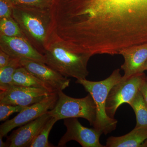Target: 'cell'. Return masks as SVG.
<instances>
[{
	"mask_svg": "<svg viewBox=\"0 0 147 147\" xmlns=\"http://www.w3.org/2000/svg\"><path fill=\"white\" fill-rule=\"evenodd\" d=\"M62 28L92 56L147 43V0H55Z\"/></svg>",
	"mask_w": 147,
	"mask_h": 147,
	"instance_id": "1",
	"label": "cell"
},
{
	"mask_svg": "<svg viewBox=\"0 0 147 147\" xmlns=\"http://www.w3.org/2000/svg\"><path fill=\"white\" fill-rule=\"evenodd\" d=\"M43 55L45 64L65 77L80 80L88 75L87 67L91 55L78 51L59 38L55 32Z\"/></svg>",
	"mask_w": 147,
	"mask_h": 147,
	"instance_id": "2",
	"label": "cell"
},
{
	"mask_svg": "<svg viewBox=\"0 0 147 147\" xmlns=\"http://www.w3.org/2000/svg\"><path fill=\"white\" fill-rule=\"evenodd\" d=\"M12 17L19 25L25 38L43 54L55 32L51 8L14 5Z\"/></svg>",
	"mask_w": 147,
	"mask_h": 147,
	"instance_id": "3",
	"label": "cell"
},
{
	"mask_svg": "<svg viewBox=\"0 0 147 147\" xmlns=\"http://www.w3.org/2000/svg\"><path fill=\"white\" fill-rule=\"evenodd\" d=\"M122 77L120 70L117 69H115L107 79L99 82H92L86 79L76 81V83L83 86L94 100L96 105V115L93 126L102 134L110 133L117 127V120L110 117L106 113V100L110 90L121 81Z\"/></svg>",
	"mask_w": 147,
	"mask_h": 147,
	"instance_id": "4",
	"label": "cell"
},
{
	"mask_svg": "<svg viewBox=\"0 0 147 147\" xmlns=\"http://www.w3.org/2000/svg\"><path fill=\"white\" fill-rule=\"evenodd\" d=\"M58 99L55 107L48 111L51 117L58 121L70 118H82L93 125L96 118V108L94 100L89 93L86 97L74 98L58 91Z\"/></svg>",
	"mask_w": 147,
	"mask_h": 147,
	"instance_id": "5",
	"label": "cell"
},
{
	"mask_svg": "<svg viewBox=\"0 0 147 147\" xmlns=\"http://www.w3.org/2000/svg\"><path fill=\"white\" fill-rule=\"evenodd\" d=\"M144 72L137 74L127 79H122L112 88L106 104L108 115L114 118L118 108L122 104H129L139 91L142 82L146 78Z\"/></svg>",
	"mask_w": 147,
	"mask_h": 147,
	"instance_id": "6",
	"label": "cell"
},
{
	"mask_svg": "<svg viewBox=\"0 0 147 147\" xmlns=\"http://www.w3.org/2000/svg\"><path fill=\"white\" fill-rule=\"evenodd\" d=\"M58 99L57 92L32 105L27 106L11 119L6 121L0 127V135L5 137L15 127L34 120L55 107Z\"/></svg>",
	"mask_w": 147,
	"mask_h": 147,
	"instance_id": "7",
	"label": "cell"
},
{
	"mask_svg": "<svg viewBox=\"0 0 147 147\" xmlns=\"http://www.w3.org/2000/svg\"><path fill=\"white\" fill-rule=\"evenodd\" d=\"M66 127L65 134L59 141L58 147H63L70 141H76L83 147H104L100 142L102 133L95 128H90L82 125L76 118L64 119Z\"/></svg>",
	"mask_w": 147,
	"mask_h": 147,
	"instance_id": "8",
	"label": "cell"
},
{
	"mask_svg": "<svg viewBox=\"0 0 147 147\" xmlns=\"http://www.w3.org/2000/svg\"><path fill=\"white\" fill-rule=\"evenodd\" d=\"M52 93L40 88L11 85L1 90L0 103L28 106L39 102Z\"/></svg>",
	"mask_w": 147,
	"mask_h": 147,
	"instance_id": "9",
	"label": "cell"
},
{
	"mask_svg": "<svg viewBox=\"0 0 147 147\" xmlns=\"http://www.w3.org/2000/svg\"><path fill=\"white\" fill-rule=\"evenodd\" d=\"M0 50L11 57L29 59L45 63L44 55L24 37L0 35Z\"/></svg>",
	"mask_w": 147,
	"mask_h": 147,
	"instance_id": "10",
	"label": "cell"
},
{
	"mask_svg": "<svg viewBox=\"0 0 147 147\" xmlns=\"http://www.w3.org/2000/svg\"><path fill=\"white\" fill-rule=\"evenodd\" d=\"M21 66L56 91H63L69 86L70 80L46 64L26 59H20Z\"/></svg>",
	"mask_w": 147,
	"mask_h": 147,
	"instance_id": "11",
	"label": "cell"
},
{
	"mask_svg": "<svg viewBox=\"0 0 147 147\" xmlns=\"http://www.w3.org/2000/svg\"><path fill=\"white\" fill-rule=\"evenodd\" d=\"M51 117L49 112L34 120L20 126L7 137V147H30L42 126Z\"/></svg>",
	"mask_w": 147,
	"mask_h": 147,
	"instance_id": "12",
	"label": "cell"
},
{
	"mask_svg": "<svg viewBox=\"0 0 147 147\" xmlns=\"http://www.w3.org/2000/svg\"><path fill=\"white\" fill-rule=\"evenodd\" d=\"M119 55H122L124 59L121 66L124 73L123 79L142 73V68L147 60V43L125 48Z\"/></svg>",
	"mask_w": 147,
	"mask_h": 147,
	"instance_id": "13",
	"label": "cell"
},
{
	"mask_svg": "<svg viewBox=\"0 0 147 147\" xmlns=\"http://www.w3.org/2000/svg\"><path fill=\"white\" fill-rule=\"evenodd\" d=\"M147 127H135L128 133L120 137H110L107 140L105 147H146Z\"/></svg>",
	"mask_w": 147,
	"mask_h": 147,
	"instance_id": "14",
	"label": "cell"
},
{
	"mask_svg": "<svg viewBox=\"0 0 147 147\" xmlns=\"http://www.w3.org/2000/svg\"><path fill=\"white\" fill-rule=\"evenodd\" d=\"M12 85L40 88L51 93L57 92L53 87L37 78L23 66L17 69L14 73Z\"/></svg>",
	"mask_w": 147,
	"mask_h": 147,
	"instance_id": "15",
	"label": "cell"
},
{
	"mask_svg": "<svg viewBox=\"0 0 147 147\" xmlns=\"http://www.w3.org/2000/svg\"><path fill=\"white\" fill-rule=\"evenodd\" d=\"M129 105L134 110L136 115L135 127H147V106L140 91Z\"/></svg>",
	"mask_w": 147,
	"mask_h": 147,
	"instance_id": "16",
	"label": "cell"
},
{
	"mask_svg": "<svg viewBox=\"0 0 147 147\" xmlns=\"http://www.w3.org/2000/svg\"><path fill=\"white\" fill-rule=\"evenodd\" d=\"M21 66L20 59L11 57L7 65L0 69V90L5 89L12 85L14 74Z\"/></svg>",
	"mask_w": 147,
	"mask_h": 147,
	"instance_id": "17",
	"label": "cell"
},
{
	"mask_svg": "<svg viewBox=\"0 0 147 147\" xmlns=\"http://www.w3.org/2000/svg\"><path fill=\"white\" fill-rule=\"evenodd\" d=\"M57 121V119L51 117L42 126L30 147H54L49 143L48 137L51 129Z\"/></svg>",
	"mask_w": 147,
	"mask_h": 147,
	"instance_id": "18",
	"label": "cell"
},
{
	"mask_svg": "<svg viewBox=\"0 0 147 147\" xmlns=\"http://www.w3.org/2000/svg\"><path fill=\"white\" fill-rule=\"evenodd\" d=\"M0 35L25 37L19 25L12 16L0 19Z\"/></svg>",
	"mask_w": 147,
	"mask_h": 147,
	"instance_id": "19",
	"label": "cell"
},
{
	"mask_svg": "<svg viewBox=\"0 0 147 147\" xmlns=\"http://www.w3.org/2000/svg\"><path fill=\"white\" fill-rule=\"evenodd\" d=\"M13 5L38 8H51L53 0H11Z\"/></svg>",
	"mask_w": 147,
	"mask_h": 147,
	"instance_id": "20",
	"label": "cell"
},
{
	"mask_svg": "<svg viewBox=\"0 0 147 147\" xmlns=\"http://www.w3.org/2000/svg\"><path fill=\"white\" fill-rule=\"evenodd\" d=\"M27 106L0 103V121L6 120L13 113H20Z\"/></svg>",
	"mask_w": 147,
	"mask_h": 147,
	"instance_id": "21",
	"label": "cell"
},
{
	"mask_svg": "<svg viewBox=\"0 0 147 147\" xmlns=\"http://www.w3.org/2000/svg\"><path fill=\"white\" fill-rule=\"evenodd\" d=\"M13 6L11 0H0V19L12 16Z\"/></svg>",
	"mask_w": 147,
	"mask_h": 147,
	"instance_id": "22",
	"label": "cell"
},
{
	"mask_svg": "<svg viewBox=\"0 0 147 147\" xmlns=\"http://www.w3.org/2000/svg\"><path fill=\"white\" fill-rule=\"evenodd\" d=\"M11 58L8 54L0 50V69L7 65L10 61Z\"/></svg>",
	"mask_w": 147,
	"mask_h": 147,
	"instance_id": "23",
	"label": "cell"
},
{
	"mask_svg": "<svg viewBox=\"0 0 147 147\" xmlns=\"http://www.w3.org/2000/svg\"><path fill=\"white\" fill-rule=\"evenodd\" d=\"M139 91L142 93L145 103L147 106V81L146 78L142 82L139 88Z\"/></svg>",
	"mask_w": 147,
	"mask_h": 147,
	"instance_id": "24",
	"label": "cell"
},
{
	"mask_svg": "<svg viewBox=\"0 0 147 147\" xmlns=\"http://www.w3.org/2000/svg\"><path fill=\"white\" fill-rule=\"evenodd\" d=\"M3 136L0 135V147H7L6 143H5L3 140Z\"/></svg>",
	"mask_w": 147,
	"mask_h": 147,
	"instance_id": "25",
	"label": "cell"
},
{
	"mask_svg": "<svg viewBox=\"0 0 147 147\" xmlns=\"http://www.w3.org/2000/svg\"><path fill=\"white\" fill-rule=\"evenodd\" d=\"M146 70H147V60L146 62L145 63L144 65L143 68H142V71L143 72H144V71H146Z\"/></svg>",
	"mask_w": 147,
	"mask_h": 147,
	"instance_id": "26",
	"label": "cell"
},
{
	"mask_svg": "<svg viewBox=\"0 0 147 147\" xmlns=\"http://www.w3.org/2000/svg\"><path fill=\"white\" fill-rule=\"evenodd\" d=\"M146 80L147 81V76H146Z\"/></svg>",
	"mask_w": 147,
	"mask_h": 147,
	"instance_id": "27",
	"label": "cell"
}]
</instances>
